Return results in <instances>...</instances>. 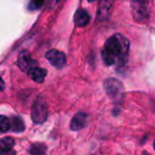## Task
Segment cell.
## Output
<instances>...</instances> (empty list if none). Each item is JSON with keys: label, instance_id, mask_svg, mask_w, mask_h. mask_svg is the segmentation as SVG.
<instances>
[{"label": "cell", "instance_id": "1", "mask_svg": "<svg viewBox=\"0 0 155 155\" xmlns=\"http://www.w3.org/2000/svg\"><path fill=\"white\" fill-rule=\"evenodd\" d=\"M129 48V40L120 34H115L106 41L102 50V58L109 66L114 64L123 66L128 59Z\"/></svg>", "mask_w": 155, "mask_h": 155}, {"label": "cell", "instance_id": "2", "mask_svg": "<svg viewBox=\"0 0 155 155\" xmlns=\"http://www.w3.org/2000/svg\"><path fill=\"white\" fill-rule=\"evenodd\" d=\"M48 105L43 98H38L31 109V119L34 123L41 124L48 119Z\"/></svg>", "mask_w": 155, "mask_h": 155}, {"label": "cell", "instance_id": "3", "mask_svg": "<svg viewBox=\"0 0 155 155\" xmlns=\"http://www.w3.org/2000/svg\"><path fill=\"white\" fill-rule=\"evenodd\" d=\"M103 85L105 91L110 98H118L122 95L123 85L120 81L113 79V78H110L104 81Z\"/></svg>", "mask_w": 155, "mask_h": 155}, {"label": "cell", "instance_id": "4", "mask_svg": "<svg viewBox=\"0 0 155 155\" xmlns=\"http://www.w3.org/2000/svg\"><path fill=\"white\" fill-rule=\"evenodd\" d=\"M46 58L49 61V63L57 68H62L67 63L65 54L57 49L48 50L46 54Z\"/></svg>", "mask_w": 155, "mask_h": 155}, {"label": "cell", "instance_id": "5", "mask_svg": "<svg viewBox=\"0 0 155 155\" xmlns=\"http://www.w3.org/2000/svg\"><path fill=\"white\" fill-rule=\"evenodd\" d=\"M147 0H131V7L134 18L137 21H142L148 17Z\"/></svg>", "mask_w": 155, "mask_h": 155}, {"label": "cell", "instance_id": "6", "mask_svg": "<svg viewBox=\"0 0 155 155\" xmlns=\"http://www.w3.org/2000/svg\"><path fill=\"white\" fill-rule=\"evenodd\" d=\"M18 65L23 71H28L31 68L35 67L36 62L32 59L31 55L28 51L24 50L20 52L18 58Z\"/></svg>", "mask_w": 155, "mask_h": 155}, {"label": "cell", "instance_id": "7", "mask_svg": "<svg viewBox=\"0 0 155 155\" xmlns=\"http://www.w3.org/2000/svg\"><path fill=\"white\" fill-rule=\"evenodd\" d=\"M87 115L83 112H79L73 116L70 121V129L72 130H80L86 126Z\"/></svg>", "mask_w": 155, "mask_h": 155}, {"label": "cell", "instance_id": "8", "mask_svg": "<svg viewBox=\"0 0 155 155\" xmlns=\"http://www.w3.org/2000/svg\"><path fill=\"white\" fill-rule=\"evenodd\" d=\"M91 20V17L88 14V12L84 9H80L78 10L74 16V21L76 25L80 28H84L86 27Z\"/></svg>", "mask_w": 155, "mask_h": 155}, {"label": "cell", "instance_id": "9", "mask_svg": "<svg viewBox=\"0 0 155 155\" xmlns=\"http://www.w3.org/2000/svg\"><path fill=\"white\" fill-rule=\"evenodd\" d=\"M47 70L38 67H33L28 70V76L30 77V79L38 83H41L45 80Z\"/></svg>", "mask_w": 155, "mask_h": 155}, {"label": "cell", "instance_id": "10", "mask_svg": "<svg viewBox=\"0 0 155 155\" xmlns=\"http://www.w3.org/2000/svg\"><path fill=\"white\" fill-rule=\"evenodd\" d=\"M10 129L14 132H22L25 130L24 121L20 117H13L10 121Z\"/></svg>", "mask_w": 155, "mask_h": 155}, {"label": "cell", "instance_id": "11", "mask_svg": "<svg viewBox=\"0 0 155 155\" xmlns=\"http://www.w3.org/2000/svg\"><path fill=\"white\" fill-rule=\"evenodd\" d=\"M47 147L43 143H33L29 147V153L31 155H44L46 153Z\"/></svg>", "mask_w": 155, "mask_h": 155}, {"label": "cell", "instance_id": "12", "mask_svg": "<svg viewBox=\"0 0 155 155\" xmlns=\"http://www.w3.org/2000/svg\"><path fill=\"white\" fill-rule=\"evenodd\" d=\"M15 145V140L10 137H5L0 140V151L11 150Z\"/></svg>", "mask_w": 155, "mask_h": 155}, {"label": "cell", "instance_id": "13", "mask_svg": "<svg viewBox=\"0 0 155 155\" xmlns=\"http://www.w3.org/2000/svg\"><path fill=\"white\" fill-rule=\"evenodd\" d=\"M10 130V120L7 116L0 115V131L6 132Z\"/></svg>", "mask_w": 155, "mask_h": 155}, {"label": "cell", "instance_id": "14", "mask_svg": "<svg viewBox=\"0 0 155 155\" xmlns=\"http://www.w3.org/2000/svg\"><path fill=\"white\" fill-rule=\"evenodd\" d=\"M45 2V0H30L28 4L29 10H37L39 9Z\"/></svg>", "mask_w": 155, "mask_h": 155}, {"label": "cell", "instance_id": "15", "mask_svg": "<svg viewBox=\"0 0 155 155\" xmlns=\"http://www.w3.org/2000/svg\"><path fill=\"white\" fill-rule=\"evenodd\" d=\"M0 155H16V151L11 149L5 151H0Z\"/></svg>", "mask_w": 155, "mask_h": 155}, {"label": "cell", "instance_id": "16", "mask_svg": "<svg viewBox=\"0 0 155 155\" xmlns=\"http://www.w3.org/2000/svg\"><path fill=\"white\" fill-rule=\"evenodd\" d=\"M60 1H61V0H50V2H49V8H54Z\"/></svg>", "mask_w": 155, "mask_h": 155}, {"label": "cell", "instance_id": "17", "mask_svg": "<svg viewBox=\"0 0 155 155\" xmlns=\"http://www.w3.org/2000/svg\"><path fill=\"white\" fill-rule=\"evenodd\" d=\"M4 89H5V83H4V81H3V80H2L1 76H0V91H3Z\"/></svg>", "mask_w": 155, "mask_h": 155}, {"label": "cell", "instance_id": "18", "mask_svg": "<svg viewBox=\"0 0 155 155\" xmlns=\"http://www.w3.org/2000/svg\"><path fill=\"white\" fill-rule=\"evenodd\" d=\"M88 1H89V2H94L95 0H88Z\"/></svg>", "mask_w": 155, "mask_h": 155}, {"label": "cell", "instance_id": "19", "mask_svg": "<svg viewBox=\"0 0 155 155\" xmlns=\"http://www.w3.org/2000/svg\"><path fill=\"white\" fill-rule=\"evenodd\" d=\"M153 147H154V150H155V140H154V143H153Z\"/></svg>", "mask_w": 155, "mask_h": 155}]
</instances>
